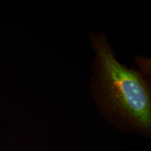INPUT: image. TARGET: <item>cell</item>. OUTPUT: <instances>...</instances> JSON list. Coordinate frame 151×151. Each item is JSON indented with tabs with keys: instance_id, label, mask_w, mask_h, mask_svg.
Instances as JSON below:
<instances>
[{
	"instance_id": "cell-1",
	"label": "cell",
	"mask_w": 151,
	"mask_h": 151,
	"mask_svg": "<svg viewBox=\"0 0 151 151\" xmlns=\"http://www.w3.org/2000/svg\"><path fill=\"white\" fill-rule=\"evenodd\" d=\"M92 43L97 54L96 89L99 101L122 127L149 137L151 103L146 82L139 73L117 61L104 37L92 36Z\"/></svg>"
}]
</instances>
